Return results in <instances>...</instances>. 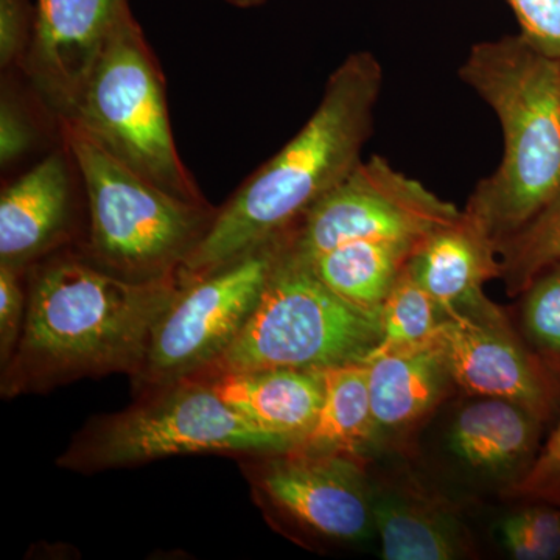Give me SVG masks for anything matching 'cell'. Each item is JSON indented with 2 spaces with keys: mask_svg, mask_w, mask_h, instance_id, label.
Here are the masks:
<instances>
[{
  "mask_svg": "<svg viewBox=\"0 0 560 560\" xmlns=\"http://www.w3.org/2000/svg\"><path fill=\"white\" fill-rule=\"evenodd\" d=\"M68 119L143 178L183 200L208 202L173 138L165 80L131 7L121 11Z\"/></svg>",
  "mask_w": 560,
  "mask_h": 560,
  "instance_id": "5",
  "label": "cell"
},
{
  "mask_svg": "<svg viewBox=\"0 0 560 560\" xmlns=\"http://www.w3.org/2000/svg\"><path fill=\"white\" fill-rule=\"evenodd\" d=\"M43 138L61 139L57 117L40 103L21 72H3L0 92L2 171L27 156Z\"/></svg>",
  "mask_w": 560,
  "mask_h": 560,
  "instance_id": "21",
  "label": "cell"
},
{
  "mask_svg": "<svg viewBox=\"0 0 560 560\" xmlns=\"http://www.w3.org/2000/svg\"><path fill=\"white\" fill-rule=\"evenodd\" d=\"M511 495L560 508V422L526 470L511 486Z\"/></svg>",
  "mask_w": 560,
  "mask_h": 560,
  "instance_id": "27",
  "label": "cell"
},
{
  "mask_svg": "<svg viewBox=\"0 0 560 560\" xmlns=\"http://www.w3.org/2000/svg\"><path fill=\"white\" fill-rule=\"evenodd\" d=\"M521 35L534 49L560 61V0H508Z\"/></svg>",
  "mask_w": 560,
  "mask_h": 560,
  "instance_id": "29",
  "label": "cell"
},
{
  "mask_svg": "<svg viewBox=\"0 0 560 560\" xmlns=\"http://www.w3.org/2000/svg\"><path fill=\"white\" fill-rule=\"evenodd\" d=\"M27 270L0 264V366H7L20 345L27 315Z\"/></svg>",
  "mask_w": 560,
  "mask_h": 560,
  "instance_id": "26",
  "label": "cell"
},
{
  "mask_svg": "<svg viewBox=\"0 0 560 560\" xmlns=\"http://www.w3.org/2000/svg\"><path fill=\"white\" fill-rule=\"evenodd\" d=\"M444 318L438 302L405 267L378 312L381 341L371 352L429 341Z\"/></svg>",
  "mask_w": 560,
  "mask_h": 560,
  "instance_id": "23",
  "label": "cell"
},
{
  "mask_svg": "<svg viewBox=\"0 0 560 560\" xmlns=\"http://www.w3.org/2000/svg\"><path fill=\"white\" fill-rule=\"evenodd\" d=\"M541 423L515 401L485 397L456 416L451 445L455 455L474 469L497 474L522 467L525 471L536 456Z\"/></svg>",
  "mask_w": 560,
  "mask_h": 560,
  "instance_id": "17",
  "label": "cell"
},
{
  "mask_svg": "<svg viewBox=\"0 0 560 560\" xmlns=\"http://www.w3.org/2000/svg\"><path fill=\"white\" fill-rule=\"evenodd\" d=\"M383 68L355 51L334 70L311 119L224 202L180 265V285L205 278L296 226L363 161L382 95Z\"/></svg>",
  "mask_w": 560,
  "mask_h": 560,
  "instance_id": "2",
  "label": "cell"
},
{
  "mask_svg": "<svg viewBox=\"0 0 560 560\" xmlns=\"http://www.w3.org/2000/svg\"><path fill=\"white\" fill-rule=\"evenodd\" d=\"M378 341V316L335 294L293 238L241 337L202 371H324L363 361Z\"/></svg>",
  "mask_w": 560,
  "mask_h": 560,
  "instance_id": "7",
  "label": "cell"
},
{
  "mask_svg": "<svg viewBox=\"0 0 560 560\" xmlns=\"http://www.w3.org/2000/svg\"><path fill=\"white\" fill-rule=\"evenodd\" d=\"M459 79L495 113L503 132L499 167L464 208L500 246L560 190V61L518 33L475 44Z\"/></svg>",
  "mask_w": 560,
  "mask_h": 560,
  "instance_id": "3",
  "label": "cell"
},
{
  "mask_svg": "<svg viewBox=\"0 0 560 560\" xmlns=\"http://www.w3.org/2000/svg\"><path fill=\"white\" fill-rule=\"evenodd\" d=\"M522 294L526 342L560 378V260L541 270Z\"/></svg>",
  "mask_w": 560,
  "mask_h": 560,
  "instance_id": "24",
  "label": "cell"
},
{
  "mask_svg": "<svg viewBox=\"0 0 560 560\" xmlns=\"http://www.w3.org/2000/svg\"><path fill=\"white\" fill-rule=\"evenodd\" d=\"M501 279L522 294L545 268L560 260V190L521 231L500 243Z\"/></svg>",
  "mask_w": 560,
  "mask_h": 560,
  "instance_id": "22",
  "label": "cell"
},
{
  "mask_svg": "<svg viewBox=\"0 0 560 560\" xmlns=\"http://www.w3.org/2000/svg\"><path fill=\"white\" fill-rule=\"evenodd\" d=\"M285 451L254 429L197 377L180 378L136 396L135 404L91 419L57 464L97 474L198 453L254 455Z\"/></svg>",
  "mask_w": 560,
  "mask_h": 560,
  "instance_id": "6",
  "label": "cell"
},
{
  "mask_svg": "<svg viewBox=\"0 0 560 560\" xmlns=\"http://www.w3.org/2000/svg\"><path fill=\"white\" fill-rule=\"evenodd\" d=\"M416 246L399 242H349L307 259L335 294L377 315Z\"/></svg>",
  "mask_w": 560,
  "mask_h": 560,
  "instance_id": "19",
  "label": "cell"
},
{
  "mask_svg": "<svg viewBox=\"0 0 560 560\" xmlns=\"http://www.w3.org/2000/svg\"><path fill=\"white\" fill-rule=\"evenodd\" d=\"M200 378L232 411L285 451L312 429L324 396L323 371H202Z\"/></svg>",
  "mask_w": 560,
  "mask_h": 560,
  "instance_id": "14",
  "label": "cell"
},
{
  "mask_svg": "<svg viewBox=\"0 0 560 560\" xmlns=\"http://www.w3.org/2000/svg\"><path fill=\"white\" fill-rule=\"evenodd\" d=\"M363 361L378 436L382 431L405 430L425 418L452 382L440 350L431 340L370 352Z\"/></svg>",
  "mask_w": 560,
  "mask_h": 560,
  "instance_id": "16",
  "label": "cell"
},
{
  "mask_svg": "<svg viewBox=\"0 0 560 560\" xmlns=\"http://www.w3.org/2000/svg\"><path fill=\"white\" fill-rule=\"evenodd\" d=\"M374 526L381 536L383 559L452 560L467 552L455 522L399 493H374Z\"/></svg>",
  "mask_w": 560,
  "mask_h": 560,
  "instance_id": "20",
  "label": "cell"
},
{
  "mask_svg": "<svg viewBox=\"0 0 560 560\" xmlns=\"http://www.w3.org/2000/svg\"><path fill=\"white\" fill-rule=\"evenodd\" d=\"M228 5L235 7V9L248 10L256 9V7L264 5L268 0H221Z\"/></svg>",
  "mask_w": 560,
  "mask_h": 560,
  "instance_id": "30",
  "label": "cell"
},
{
  "mask_svg": "<svg viewBox=\"0 0 560 560\" xmlns=\"http://www.w3.org/2000/svg\"><path fill=\"white\" fill-rule=\"evenodd\" d=\"M35 0H0V69L22 72L35 25Z\"/></svg>",
  "mask_w": 560,
  "mask_h": 560,
  "instance_id": "28",
  "label": "cell"
},
{
  "mask_svg": "<svg viewBox=\"0 0 560 560\" xmlns=\"http://www.w3.org/2000/svg\"><path fill=\"white\" fill-rule=\"evenodd\" d=\"M22 75L55 117H68L130 0H35Z\"/></svg>",
  "mask_w": 560,
  "mask_h": 560,
  "instance_id": "12",
  "label": "cell"
},
{
  "mask_svg": "<svg viewBox=\"0 0 560 560\" xmlns=\"http://www.w3.org/2000/svg\"><path fill=\"white\" fill-rule=\"evenodd\" d=\"M324 396L312 429L289 451L335 453L361 459L377 440L364 361L323 371Z\"/></svg>",
  "mask_w": 560,
  "mask_h": 560,
  "instance_id": "18",
  "label": "cell"
},
{
  "mask_svg": "<svg viewBox=\"0 0 560 560\" xmlns=\"http://www.w3.org/2000/svg\"><path fill=\"white\" fill-rule=\"evenodd\" d=\"M408 270L442 313L469 312L488 304L482 287L501 278L499 245L463 209L459 219L434 231L412 249Z\"/></svg>",
  "mask_w": 560,
  "mask_h": 560,
  "instance_id": "15",
  "label": "cell"
},
{
  "mask_svg": "<svg viewBox=\"0 0 560 560\" xmlns=\"http://www.w3.org/2000/svg\"><path fill=\"white\" fill-rule=\"evenodd\" d=\"M62 142L75 158L86 197V241L81 253L114 275L150 280L178 272L206 237L219 208L161 189L103 149L68 119Z\"/></svg>",
  "mask_w": 560,
  "mask_h": 560,
  "instance_id": "4",
  "label": "cell"
},
{
  "mask_svg": "<svg viewBox=\"0 0 560 560\" xmlns=\"http://www.w3.org/2000/svg\"><path fill=\"white\" fill-rule=\"evenodd\" d=\"M243 471L268 517L337 541H357L374 526V492L360 459L296 451L246 455Z\"/></svg>",
  "mask_w": 560,
  "mask_h": 560,
  "instance_id": "10",
  "label": "cell"
},
{
  "mask_svg": "<svg viewBox=\"0 0 560 560\" xmlns=\"http://www.w3.org/2000/svg\"><path fill=\"white\" fill-rule=\"evenodd\" d=\"M536 504L508 515L500 526L501 539L514 559H559L560 508Z\"/></svg>",
  "mask_w": 560,
  "mask_h": 560,
  "instance_id": "25",
  "label": "cell"
},
{
  "mask_svg": "<svg viewBox=\"0 0 560 560\" xmlns=\"http://www.w3.org/2000/svg\"><path fill=\"white\" fill-rule=\"evenodd\" d=\"M452 382L467 393L522 405L541 422L560 410V378L512 330L493 302L453 312L431 335Z\"/></svg>",
  "mask_w": 560,
  "mask_h": 560,
  "instance_id": "11",
  "label": "cell"
},
{
  "mask_svg": "<svg viewBox=\"0 0 560 560\" xmlns=\"http://www.w3.org/2000/svg\"><path fill=\"white\" fill-rule=\"evenodd\" d=\"M178 272L132 280L88 259L77 245L27 270V315L20 345L2 368L7 399L86 377H132L151 334L179 293Z\"/></svg>",
  "mask_w": 560,
  "mask_h": 560,
  "instance_id": "1",
  "label": "cell"
},
{
  "mask_svg": "<svg viewBox=\"0 0 560 560\" xmlns=\"http://www.w3.org/2000/svg\"><path fill=\"white\" fill-rule=\"evenodd\" d=\"M300 223L220 270L180 285L131 377L135 396L206 370L234 345Z\"/></svg>",
  "mask_w": 560,
  "mask_h": 560,
  "instance_id": "8",
  "label": "cell"
},
{
  "mask_svg": "<svg viewBox=\"0 0 560 560\" xmlns=\"http://www.w3.org/2000/svg\"><path fill=\"white\" fill-rule=\"evenodd\" d=\"M83 180L61 142L0 197V264L28 268L55 250L77 245V202Z\"/></svg>",
  "mask_w": 560,
  "mask_h": 560,
  "instance_id": "13",
  "label": "cell"
},
{
  "mask_svg": "<svg viewBox=\"0 0 560 560\" xmlns=\"http://www.w3.org/2000/svg\"><path fill=\"white\" fill-rule=\"evenodd\" d=\"M463 210L444 201L385 158L361 161L340 186L301 220L294 249L313 259L349 242H399L418 246L458 220Z\"/></svg>",
  "mask_w": 560,
  "mask_h": 560,
  "instance_id": "9",
  "label": "cell"
}]
</instances>
